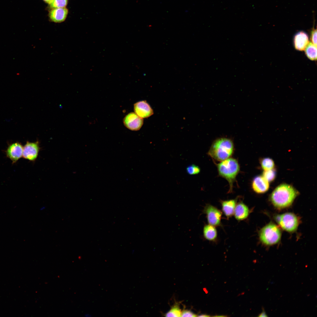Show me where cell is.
Instances as JSON below:
<instances>
[{
    "label": "cell",
    "mask_w": 317,
    "mask_h": 317,
    "mask_svg": "<svg viewBox=\"0 0 317 317\" xmlns=\"http://www.w3.org/2000/svg\"><path fill=\"white\" fill-rule=\"evenodd\" d=\"M299 194L292 186L282 183L278 186L272 193L270 200L273 205L278 209L290 206Z\"/></svg>",
    "instance_id": "6da1fadb"
},
{
    "label": "cell",
    "mask_w": 317,
    "mask_h": 317,
    "mask_svg": "<svg viewBox=\"0 0 317 317\" xmlns=\"http://www.w3.org/2000/svg\"><path fill=\"white\" fill-rule=\"evenodd\" d=\"M234 149L233 143L231 139L220 138L213 141L208 154L214 159L221 161L229 158L232 154Z\"/></svg>",
    "instance_id": "7a4b0ae2"
},
{
    "label": "cell",
    "mask_w": 317,
    "mask_h": 317,
    "mask_svg": "<svg viewBox=\"0 0 317 317\" xmlns=\"http://www.w3.org/2000/svg\"><path fill=\"white\" fill-rule=\"evenodd\" d=\"M217 167L219 175L228 181L229 191H232L233 183L240 170L237 161L234 158H229L218 164Z\"/></svg>",
    "instance_id": "3957f363"
},
{
    "label": "cell",
    "mask_w": 317,
    "mask_h": 317,
    "mask_svg": "<svg viewBox=\"0 0 317 317\" xmlns=\"http://www.w3.org/2000/svg\"><path fill=\"white\" fill-rule=\"evenodd\" d=\"M281 232L278 226L270 223L263 227L259 233V238L263 243L271 245L278 243L281 237Z\"/></svg>",
    "instance_id": "277c9868"
},
{
    "label": "cell",
    "mask_w": 317,
    "mask_h": 317,
    "mask_svg": "<svg viewBox=\"0 0 317 317\" xmlns=\"http://www.w3.org/2000/svg\"><path fill=\"white\" fill-rule=\"evenodd\" d=\"M274 219L282 229L289 232L295 231L300 223L298 217L291 213L277 215L275 216Z\"/></svg>",
    "instance_id": "5b68a950"
},
{
    "label": "cell",
    "mask_w": 317,
    "mask_h": 317,
    "mask_svg": "<svg viewBox=\"0 0 317 317\" xmlns=\"http://www.w3.org/2000/svg\"><path fill=\"white\" fill-rule=\"evenodd\" d=\"M206 215L208 222L214 226L221 225L222 212L216 207L210 204H207L203 210Z\"/></svg>",
    "instance_id": "8992f818"
},
{
    "label": "cell",
    "mask_w": 317,
    "mask_h": 317,
    "mask_svg": "<svg viewBox=\"0 0 317 317\" xmlns=\"http://www.w3.org/2000/svg\"><path fill=\"white\" fill-rule=\"evenodd\" d=\"M40 149L38 141L34 142L27 141L23 147L22 157L31 161H34L37 158Z\"/></svg>",
    "instance_id": "52a82bcc"
},
{
    "label": "cell",
    "mask_w": 317,
    "mask_h": 317,
    "mask_svg": "<svg viewBox=\"0 0 317 317\" xmlns=\"http://www.w3.org/2000/svg\"><path fill=\"white\" fill-rule=\"evenodd\" d=\"M123 122L128 129L132 131L139 130L143 123V118L140 117L135 112H130L127 114L123 119Z\"/></svg>",
    "instance_id": "ba28073f"
},
{
    "label": "cell",
    "mask_w": 317,
    "mask_h": 317,
    "mask_svg": "<svg viewBox=\"0 0 317 317\" xmlns=\"http://www.w3.org/2000/svg\"><path fill=\"white\" fill-rule=\"evenodd\" d=\"M23 147L18 142L10 144L6 151L7 157L11 160L13 163H16L23 156Z\"/></svg>",
    "instance_id": "9c48e42d"
},
{
    "label": "cell",
    "mask_w": 317,
    "mask_h": 317,
    "mask_svg": "<svg viewBox=\"0 0 317 317\" xmlns=\"http://www.w3.org/2000/svg\"><path fill=\"white\" fill-rule=\"evenodd\" d=\"M134 110L135 113L142 118L148 117L154 113L153 109L145 101L135 103L134 105Z\"/></svg>",
    "instance_id": "30bf717a"
},
{
    "label": "cell",
    "mask_w": 317,
    "mask_h": 317,
    "mask_svg": "<svg viewBox=\"0 0 317 317\" xmlns=\"http://www.w3.org/2000/svg\"><path fill=\"white\" fill-rule=\"evenodd\" d=\"M252 186L255 192L261 194L268 190L269 187V182L262 176H258L253 179Z\"/></svg>",
    "instance_id": "8fae6325"
},
{
    "label": "cell",
    "mask_w": 317,
    "mask_h": 317,
    "mask_svg": "<svg viewBox=\"0 0 317 317\" xmlns=\"http://www.w3.org/2000/svg\"><path fill=\"white\" fill-rule=\"evenodd\" d=\"M294 43L296 50L299 51L304 50L309 43L307 34L303 31L299 32L294 36Z\"/></svg>",
    "instance_id": "7c38bea8"
},
{
    "label": "cell",
    "mask_w": 317,
    "mask_h": 317,
    "mask_svg": "<svg viewBox=\"0 0 317 317\" xmlns=\"http://www.w3.org/2000/svg\"><path fill=\"white\" fill-rule=\"evenodd\" d=\"M68 13V10L65 7L53 9L49 12V17L52 21L60 23L65 20Z\"/></svg>",
    "instance_id": "4fadbf2b"
},
{
    "label": "cell",
    "mask_w": 317,
    "mask_h": 317,
    "mask_svg": "<svg viewBox=\"0 0 317 317\" xmlns=\"http://www.w3.org/2000/svg\"><path fill=\"white\" fill-rule=\"evenodd\" d=\"M248 207L242 202H240L236 205L234 215L238 221H241L246 219L249 214Z\"/></svg>",
    "instance_id": "5bb4252c"
},
{
    "label": "cell",
    "mask_w": 317,
    "mask_h": 317,
    "mask_svg": "<svg viewBox=\"0 0 317 317\" xmlns=\"http://www.w3.org/2000/svg\"><path fill=\"white\" fill-rule=\"evenodd\" d=\"M236 200L232 199L221 201L222 210L224 215L229 218L234 214L236 205Z\"/></svg>",
    "instance_id": "9a60e30c"
},
{
    "label": "cell",
    "mask_w": 317,
    "mask_h": 317,
    "mask_svg": "<svg viewBox=\"0 0 317 317\" xmlns=\"http://www.w3.org/2000/svg\"><path fill=\"white\" fill-rule=\"evenodd\" d=\"M203 234L205 238L210 241H214L217 237V232L215 226L208 224L204 226Z\"/></svg>",
    "instance_id": "2e32d148"
},
{
    "label": "cell",
    "mask_w": 317,
    "mask_h": 317,
    "mask_svg": "<svg viewBox=\"0 0 317 317\" xmlns=\"http://www.w3.org/2000/svg\"><path fill=\"white\" fill-rule=\"evenodd\" d=\"M305 50V54L309 59L312 60H316L317 46L309 42Z\"/></svg>",
    "instance_id": "e0dca14e"
},
{
    "label": "cell",
    "mask_w": 317,
    "mask_h": 317,
    "mask_svg": "<svg viewBox=\"0 0 317 317\" xmlns=\"http://www.w3.org/2000/svg\"><path fill=\"white\" fill-rule=\"evenodd\" d=\"M261 166L264 171L273 169L275 164L274 161L269 158H265L261 161Z\"/></svg>",
    "instance_id": "ac0fdd59"
},
{
    "label": "cell",
    "mask_w": 317,
    "mask_h": 317,
    "mask_svg": "<svg viewBox=\"0 0 317 317\" xmlns=\"http://www.w3.org/2000/svg\"><path fill=\"white\" fill-rule=\"evenodd\" d=\"M181 312L179 304L176 303L171 307L165 316L166 317H181Z\"/></svg>",
    "instance_id": "d6986e66"
},
{
    "label": "cell",
    "mask_w": 317,
    "mask_h": 317,
    "mask_svg": "<svg viewBox=\"0 0 317 317\" xmlns=\"http://www.w3.org/2000/svg\"><path fill=\"white\" fill-rule=\"evenodd\" d=\"M68 0H51L48 3L50 8L53 9L65 7Z\"/></svg>",
    "instance_id": "ffe728a7"
},
{
    "label": "cell",
    "mask_w": 317,
    "mask_h": 317,
    "mask_svg": "<svg viewBox=\"0 0 317 317\" xmlns=\"http://www.w3.org/2000/svg\"><path fill=\"white\" fill-rule=\"evenodd\" d=\"M262 176L269 182L273 181L276 176V173L273 169L264 171Z\"/></svg>",
    "instance_id": "44dd1931"
},
{
    "label": "cell",
    "mask_w": 317,
    "mask_h": 317,
    "mask_svg": "<svg viewBox=\"0 0 317 317\" xmlns=\"http://www.w3.org/2000/svg\"><path fill=\"white\" fill-rule=\"evenodd\" d=\"M187 173L190 175H195L199 173L200 172V168L198 166L192 164L188 166L186 168Z\"/></svg>",
    "instance_id": "7402d4cb"
},
{
    "label": "cell",
    "mask_w": 317,
    "mask_h": 317,
    "mask_svg": "<svg viewBox=\"0 0 317 317\" xmlns=\"http://www.w3.org/2000/svg\"><path fill=\"white\" fill-rule=\"evenodd\" d=\"M311 40L312 43L317 46V30L314 28L311 31Z\"/></svg>",
    "instance_id": "603a6c76"
},
{
    "label": "cell",
    "mask_w": 317,
    "mask_h": 317,
    "mask_svg": "<svg viewBox=\"0 0 317 317\" xmlns=\"http://www.w3.org/2000/svg\"><path fill=\"white\" fill-rule=\"evenodd\" d=\"M197 316L190 310H184L181 312V317H195Z\"/></svg>",
    "instance_id": "cb8c5ba5"
},
{
    "label": "cell",
    "mask_w": 317,
    "mask_h": 317,
    "mask_svg": "<svg viewBox=\"0 0 317 317\" xmlns=\"http://www.w3.org/2000/svg\"><path fill=\"white\" fill-rule=\"evenodd\" d=\"M259 317H267V316L266 313L264 311V310L263 308L262 311L261 313H260L258 316Z\"/></svg>",
    "instance_id": "d4e9b609"
},
{
    "label": "cell",
    "mask_w": 317,
    "mask_h": 317,
    "mask_svg": "<svg viewBox=\"0 0 317 317\" xmlns=\"http://www.w3.org/2000/svg\"><path fill=\"white\" fill-rule=\"evenodd\" d=\"M199 316V317H208V316H210L209 315H207L205 314H200V315H199V316Z\"/></svg>",
    "instance_id": "484cf974"
},
{
    "label": "cell",
    "mask_w": 317,
    "mask_h": 317,
    "mask_svg": "<svg viewBox=\"0 0 317 317\" xmlns=\"http://www.w3.org/2000/svg\"><path fill=\"white\" fill-rule=\"evenodd\" d=\"M85 316L86 317H90L91 316V315L89 314H85Z\"/></svg>",
    "instance_id": "4316f807"
},
{
    "label": "cell",
    "mask_w": 317,
    "mask_h": 317,
    "mask_svg": "<svg viewBox=\"0 0 317 317\" xmlns=\"http://www.w3.org/2000/svg\"><path fill=\"white\" fill-rule=\"evenodd\" d=\"M43 0L45 2H46L47 3H49V2H50V1L51 0Z\"/></svg>",
    "instance_id": "83f0119b"
}]
</instances>
